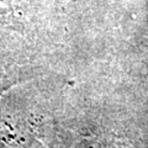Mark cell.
I'll return each mask as SVG.
<instances>
[{
  "label": "cell",
  "mask_w": 148,
  "mask_h": 148,
  "mask_svg": "<svg viewBox=\"0 0 148 148\" xmlns=\"http://www.w3.org/2000/svg\"><path fill=\"white\" fill-rule=\"evenodd\" d=\"M0 21L10 24V21L18 22L16 11L14 10L12 0H0Z\"/></svg>",
  "instance_id": "1"
},
{
  "label": "cell",
  "mask_w": 148,
  "mask_h": 148,
  "mask_svg": "<svg viewBox=\"0 0 148 148\" xmlns=\"http://www.w3.org/2000/svg\"><path fill=\"white\" fill-rule=\"evenodd\" d=\"M9 86V83H8V80H4L1 77H0V91H3L5 88H8Z\"/></svg>",
  "instance_id": "2"
}]
</instances>
